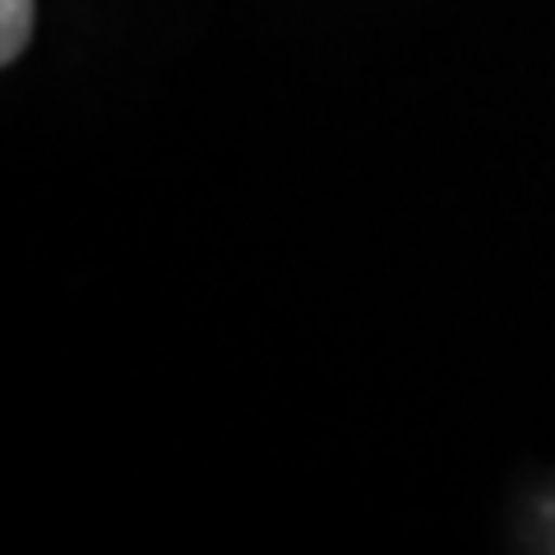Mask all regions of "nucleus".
<instances>
[{
  "instance_id": "obj_1",
  "label": "nucleus",
  "mask_w": 555,
  "mask_h": 555,
  "mask_svg": "<svg viewBox=\"0 0 555 555\" xmlns=\"http://www.w3.org/2000/svg\"><path fill=\"white\" fill-rule=\"evenodd\" d=\"M33 38V0H0V65H14Z\"/></svg>"
}]
</instances>
